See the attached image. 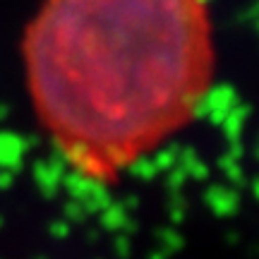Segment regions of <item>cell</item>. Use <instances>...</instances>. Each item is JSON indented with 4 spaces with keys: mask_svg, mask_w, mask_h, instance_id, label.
<instances>
[{
    "mask_svg": "<svg viewBox=\"0 0 259 259\" xmlns=\"http://www.w3.org/2000/svg\"><path fill=\"white\" fill-rule=\"evenodd\" d=\"M24 63L58 149L113 173L190 118L211 74V29L202 0H44Z\"/></svg>",
    "mask_w": 259,
    "mask_h": 259,
    "instance_id": "1",
    "label": "cell"
}]
</instances>
